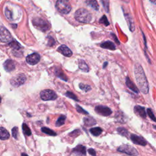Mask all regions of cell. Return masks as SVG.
Masks as SVG:
<instances>
[{
  "label": "cell",
  "mask_w": 156,
  "mask_h": 156,
  "mask_svg": "<svg viewBox=\"0 0 156 156\" xmlns=\"http://www.w3.org/2000/svg\"><path fill=\"white\" fill-rule=\"evenodd\" d=\"M95 110L98 114L104 116H109L112 114V112L110 108L104 106H98L95 107Z\"/></svg>",
  "instance_id": "9c48e42d"
},
{
  "label": "cell",
  "mask_w": 156,
  "mask_h": 156,
  "mask_svg": "<svg viewBox=\"0 0 156 156\" xmlns=\"http://www.w3.org/2000/svg\"><path fill=\"white\" fill-rule=\"evenodd\" d=\"M88 153L90 154V155H93V156H96V151L93 149H92V148H90V149H89L88 150Z\"/></svg>",
  "instance_id": "74e56055"
},
{
  "label": "cell",
  "mask_w": 156,
  "mask_h": 156,
  "mask_svg": "<svg viewBox=\"0 0 156 156\" xmlns=\"http://www.w3.org/2000/svg\"><path fill=\"white\" fill-rule=\"evenodd\" d=\"M101 2L104 6L105 11L107 12L109 11V0H101Z\"/></svg>",
  "instance_id": "f1b7e54d"
},
{
  "label": "cell",
  "mask_w": 156,
  "mask_h": 156,
  "mask_svg": "<svg viewBox=\"0 0 156 156\" xmlns=\"http://www.w3.org/2000/svg\"><path fill=\"white\" fill-rule=\"evenodd\" d=\"M117 150L120 152L125 153L131 156H137L138 155V152L137 149L129 145H123L120 146Z\"/></svg>",
  "instance_id": "8992f818"
},
{
  "label": "cell",
  "mask_w": 156,
  "mask_h": 156,
  "mask_svg": "<svg viewBox=\"0 0 156 156\" xmlns=\"http://www.w3.org/2000/svg\"><path fill=\"white\" fill-rule=\"evenodd\" d=\"M125 17H126V19L128 21L129 29L131 31H134L135 29V25H134V23L133 21V18L129 14H125Z\"/></svg>",
  "instance_id": "ac0fdd59"
},
{
  "label": "cell",
  "mask_w": 156,
  "mask_h": 156,
  "mask_svg": "<svg viewBox=\"0 0 156 156\" xmlns=\"http://www.w3.org/2000/svg\"><path fill=\"white\" fill-rule=\"evenodd\" d=\"M10 137L9 132L3 127H0V139L2 140H6Z\"/></svg>",
  "instance_id": "2e32d148"
},
{
  "label": "cell",
  "mask_w": 156,
  "mask_h": 156,
  "mask_svg": "<svg viewBox=\"0 0 156 156\" xmlns=\"http://www.w3.org/2000/svg\"><path fill=\"white\" fill-rule=\"evenodd\" d=\"M123 1H124V2H126L127 0H123Z\"/></svg>",
  "instance_id": "7bdbcfd3"
},
{
  "label": "cell",
  "mask_w": 156,
  "mask_h": 156,
  "mask_svg": "<svg viewBox=\"0 0 156 156\" xmlns=\"http://www.w3.org/2000/svg\"><path fill=\"white\" fill-rule=\"evenodd\" d=\"M75 19L82 23H88L91 20V14L85 9L81 8L76 11L75 14Z\"/></svg>",
  "instance_id": "7a4b0ae2"
},
{
  "label": "cell",
  "mask_w": 156,
  "mask_h": 156,
  "mask_svg": "<svg viewBox=\"0 0 156 156\" xmlns=\"http://www.w3.org/2000/svg\"><path fill=\"white\" fill-rule=\"evenodd\" d=\"M33 23L36 28L43 31V32H45L50 28V25L46 21L39 17L34 18L33 20Z\"/></svg>",
  "instance_id": "277c9868"
},
{
  "label": "cell",
  "mask_w": 156,
  "mask_h": 156,
  "mask_svg": "<svg viewBox=\"0 0 156 156\" xmlns=\"http://www.w3.org/2000/svg\"><path fill=\"white\" fill-rule=\"evenodd\" d=\"M126 85H127V86L128 87V88H129V89H131V90H132L134 92H135V93H138V92H139V91H138V88L136 87V85L134 84V82H132L130 79H129V78H126Z\"/></svg>",
  "instance_id": "d6986e66"
},
{
  "label": "cell",
  "mask_w": 156,
  "mask_h": 156,
  "mask_svg": "<svg viewBox=\"0 0 156 156\" xmlns=\"http://www.w3.org/2000/svg\"><path fill=\"white\" fill-rule=\"evenodd\" d=\"M40 60V56L38 53H33L32 54H30L28 56H27L26 60L27 63L29 65H34L39 63V62Z\"/></svg>",
  "instance_id": "30bf717a"
},
{
  "label": "cell",
  "mask_w": 156,
  "mask_h": 156,
  "mask_svg": "<svg viewBox=\"0 0 156 156\" xmlns=\"http://www.w3.org/2000/svg\"><path fill=\"white\" fill-rule=\"evenodd\" d=\"M57 50L62 54H63L64 56H67V57H70L73 54V53H72V50L68 47H67L66 45H61V46H60L58 48Z\"/></svg>",
  "instance_id": "7c38bea8"
},
{
  "label": "cell",
  "mask_w": 156,
  "mask_h": 156,
  "mask_svg": "<svg viewBox=\"0 0 156 156\" xmlns=\"http://www.w3.org/2000/svg\"><path fill=\"white\" fill-rule=\"evenodd\" d=\"M100 23H103L105 26H108L109 25V23L105 15H104L100 20Z\"/></svg>",
  "instance_id": "836d02e7"
},
{
  "label": "cell",
  "mask_w": 156,
  "mask_h": 156,
  "mask_svg": "<svg viewBox=\"0 0 156 156\" xmlns=\"http://www.w3.org/2000/svg\"><path fill=\"white\" fill-rule=\"evenodd\" d=\"M131 139L133 142V143L136 145L145 146L146 145V143H147L146 141L145 140L144 138H143L142 137L137 135L135 134H132L131 135Z\"/></svg>",
  "instance_id": "8fae6325"
},
{
  "label": "cell",
  "mask_w": 156,
  "mask_h": 156,
  "mask_svg": "<svg viewBox=\"0 0 156 156\" xmlns=\"http://www.w3.org/2000/svg\"><path fill=\"white\" fill-rule=\"evenodd\" d=\"M26 80V78L24 74H20L17 75L15 78L11 80V84L15 87H20L23 85Z\"/></svg>",
  "instance_id": "ba28073f"
},
{
  "label": "cell",
  "mask_w": 156,
  "mask_h": 156,
  "mask_svg": "<svg viewBox=\"0 0 156 156\" xmlns=\"http://www.w3.org/2000/svg\"><path fill=\"white\" fill-rule=\"evenodd\" d=\"M48 45H49L50 46H53L55 44V40H54V39L52 37L48 36Z\"/></svg>",
  "instance_id": "8d00e7d4"
},
{
  "label": "cell",
  "mask_w": 156,
  "mask_h": 156,
  "mask_svg": "<svg viewBox=\"0 0 156 156\" xmlns=\"http://www.w3.org/2000/svg\"><path fill=\"white\" fill-rule=\"evenodd\" d=\"M65 119H66V116L65 115L60 116L56 123V126L57 127H60L62 125H64V124H65Z\"/></svg>",
  "instance_id": "cb8c5ba5"
},
{
  "label": "cell",
  "mask_w": 156,
  "mask_h": 156,
  "mask_svg": "<svg viewBox=\"0 0 156 156\" xmlns=\"http://www.w3.org/2000/svg\"><path fill=\"white\" fill-rule=\"evenodd\" d=\"M4 68L6 70V71L8 72H11L13 71L15 68V62L12 60H7L4 63Z\"/></svg>",
  "instance_id": "4fadbf2b"
},
{
  "label": "cell",
  "mask_w": 156,
  "mask_h": 156,
  "mask_svg": "<svg viewBox=\"0 0 156 156\" xmlns=\"http://www.w3.org/2000/svg\"><path fill=\"white\" fill-rule=\"evenodd\" d=\"M134 73L140 90L144 94H147L149 91V84L142 67L138 63L135 65Z\"/></svg>",
  "instance_id": "6da1fadb"
},
{
  "label": "cell",
  "mask_w": 156,
  "mask_h": 156,
  "mask_svg": "<svg viewBox=\"0 0 156 156\" xmlns=\"http://www.w3.org/2000/svg\"><path fill=\"white\" fill-rule=\"evenodd\" d=\"M79 88H80L82 90H83V91H85V92L88 91H90V90H91V87H90V85H85V84H79Z\"/></svg>",
  "instance_id": "4dcf8cb0"
},
{
  "label": "cell",
  "mask_w": 156,
  "mask_h": 156,
  "mask_svg": "<svg viewBox=\"0 0 156 156\" xmlns=\"http://www.w3.org/2000/svg\"><path fill=\"white\" fill-rule=\"evenodd\" d=\"M67 1H68V0H67Z\"/></svg>",
  "instance_id": "ee69618b"
},
{
  "label": "cell",
  "mask_w": 156,
  "mask_h": 156,
  "mask_svg": "<svg viewBox=\"0 0 156 156\" xmlns=\"http://www.w3.org/2000/svg\"><path fill=\"white\" fill-rule=\"evenodd\" d=\"M9 45L11 48H12L13 49H15V50H19V49L21 48L20 44L18 42H17V41H15V40H14V41H11V42L9 43Z\"/></svg>",
  "instance_id": "4316f807"
},
{
  "label": "cell",
  "mask_w": 156,
  "mask_h": 156,
  "mask_svg": "<svg viewBox=\"0 0 156 156\" xmlns=\"http://www.w3.org/2000/svg\"><path fill=\"white\" fill-rule=\"evenodd\" d=\"M154 128L156 130V125H154Z\"/></svg>",
  "instance_id": "60d3db41"
},
{
  "label": "cell",
  "mask_w": 156,
  "mask_h": 156,
  "mask_svg": "<svg viewBox=\"0 0 156 156\" xmlns=\"http://www.w3.org/2000/svg\"><path fill=\"white\" fill-rule=\"evenodd\" d=\"M18 129L17 127H14L12 129V136L14 138L17 139V136H18Z\"/></svg>",
  "instance_id": "d590c367"
},
{
  "label": "cell",
  "mask_w": 156,
  "mask_h": 156,
  "mask_svg": "<svg viewBox=\"0 0 156 156\" xmlns=\"http://www.w3.org/2000/svg\"><path fill=\"white\" fill-rule=\"evenodd\" d=\"M134 112L140 117L143 118H145L146 117V112L145 110V107L140 106H136L134 107Z\"/></svg>",
  "instance_id": "5bb4252c"
},
{
  "label": "cell",
  "mask_w": 156,
  "mask_h": 156,
  "mask_svg": "<svg viewBox=\"0 0 156 156\" xmlns=\"http://www.w3.org/2000/svg\"><path fill=\"white\" fill-rule=\"evenodd\" d=\"M65 95H66L67 97H68L69 98H71V99L77 101H79V100H78V98H77V97L73 93H72V92L67 91V92L66 93Z\"/></svg>",
  "instance_id": "f546056e"
},
{
  "label": "cell",
  "mask_w": 156,
  "mask_h": 156,
  "mask_svg": "<svg viewBox=\"0 0 156 156\" xmlns=\"http://www.w3.org/2000/svg\"><path fill=\"white\" fill-rule=\"evenodd\" d=\"M21 156H28V155L25 154V153H22L21 154Z\"/></svg>",
  "instance_id": "ab89813d"
},
{
  "label": "cell",
  "mask_w": 156,
  "mask_h": 156,
  "mask_svg": "<svg viewBox=\"0 0 156 156\" xmlns=\"http://www.w3.org/2000/svg\"><path fill=\"white\" fill-rule=\"evenodd\" d=\"M2 102V99H1V98H0V103Z\"/></svg>",
  "instance_id": "b9f144b4"
},
{
  "label": "cell",
  "mask_w": 156,
  "mask_h": 156,
  "mask_svg": "<svg viewBox=\"0 0 156 156\" xmlns=\"http://www.w3.org/2000/svg\"><path fill=\"white\" fill-rule=\"evenodd\" d=\"M79 68L85 72H88L89 71V68L85 61L83 60H79Z\"/></svg>",
  "instance_id": "7402d4cb"
},
{
  "label": "cell",
  "mask_w": 156,
  "mask_h": 156,
  "mask_svg": "<svg viewBox=\"0 0 156 156\" xmlns=\"http://www.w3.org/2000/svg\"><path fill=\"white\" fill-rule=\"evenodd\" d=\"M101 46L103 48L108 49H110V50H115L116 49V47H115V45H114V43L110 41H107V42H104L103 43H102L101 45Z\"/></svg>",
  "instance_id": "44dd1931"
},
{
  "label": "cell",
  "mask_w": 156,
  "mask_h": 156,
  "mask_svg": "<svg viewBox=\"0 0 156 156\" xmlns=\"http://www.w3.org/2000/svg\"><path fill=\"white\" fill-rule=\"evenodd\" d=\"M76 110H77V111H78L79 113H83V114H86V115L88 114V113L86 110H85L84 109H83L82 107H81L79 106V105H76Z\"/></svg>",
  "instance_id": "e575fe53"
},
{
  "label": "cell",
  "mask_w": 156,
  "mask_h": 156,
  "mask_svg": "<svg viewBox=\"0 0 156 156\" xmlns=\"http://www.w3.org/2000/svg\"><path fill=\"white\" fill-rule=\"evenodd\" d=\"M84 124L87 126H92L96 124V120L92 117H85L83 119Z\"/></svg>",
  "instance_id": "ffe728a7"
},
{
  "label": "cell",
  "mask_w": 156,
  "mask_h": 156,
  "mask_svg": "<svg viewBox=\"0 0 156 156\" xmlns=\"http://www.w3.org/2000/svg\"><path fill=\"white\" fill-rule=\"evenodd\" d=\"M73 152L81 156H84L86 155V148L82 145H78L73 149Z\"/></svg>",
  "instance_id": "9a60e30c"
},
{
  "label": "cell",
  "mask_w": 156,
  "mask_h": 156,
  "mask_svg": "<svg viewBox=\"0 0 156 156\" xmlns=\"http://www.w3.org/2000/svg\"><path fill=\"white\" fill-rule=\"evenodd\" d=\"M41 131L42 132L48 135H51V136H56L57 135V134L53 130L48 128H46V127H43L42 129H41Z\"/></svg>",
  "instance_id": "484cf974"
},
{
  "label": "cell",
  "mask_w": 156,
  "mask_h": 156,
  "mask_svg": "<svg viewBox=\"0 0 156 156\" xmlns=\"http://www.w3.org/2000/svg\"><path fill=\"white\" fill-rule=\"evenodd\" d=\"M90 133L94 136H99L103 132V130L101 128H99V127H97V128H93L91 129H90Z\"/></svg>",
  "instance_id": "603a6c76"
},
{
  "label": "cell",
  "mask_w": 156,
  "mask_h": 156,
  "mask_svg": "<svg viewBox=\"0 0 156 156\" xmlns=\"http://www.w3.org/2000/svg\"><path fill=\"white\" fill-rule=\"evenodd\" d=\"M150 2L155 5H156V0H150Z\"/></svg>",
  "instance_id": "f35d334b"
},
{
  "label": "cell",
  "mask_w": 156,
  "mask_h": 156,
  "mask_svg": "<svg viewBox=\"0 0 156 156\" xmlns=\"http://www.w3.org/2000/svg\"><path fill=\"white\" fill-rule=\"evenodd\" d=\"M40 95L41 99L43 101H53L57 98L56 93L53 90L49 89L42 90L40 92Z\"/></svg>",
  "instance_id": "5b68a950"
},
{
  "label": "cell",
  "mask_w": 156,
  "mask_h": 156,
  "mask_svg": "<svg viewBox=\"0 0 156 156\" xmlns=\"http://www.w3.org/2000/svg\"><path fill=\"white\" fill-rule=\"evenodd\" d=\"M56 6L57 11L63 14H67L72 10V6L67 0H57Z\"/></svg>",
  "instance_id": "3957f363"
},
{
  "label": "cell",
  "mask_w": 156,
  "mask_h": 156,
  "mask_svg": "<svg viewBox=\"0 0 156 156\" xmlns=\"http://www.w3.org/2000/svg\"><path fill=\"white\" fill-rule=\"evenodd\" d=\"M56 73V75L57 77L60 78L61 79L64 80V81H68V78H67L66 75L63 73V72H62L61 70H58L57 69L55 72Z\"/></svg>",
  "instance_id": "d4e9b609"
},
{
  "label": "cell",
  "mask_w": 156,
  "mask_h": 156,
  "mask_svg": "<svg viewBox=\"0 0 156 156\" xmlns=\"http://www.w3.org/2000/svg\"><path fill=\"white\" fill-rule=\"evenodd\" d=\"M12 41V36L9 31L4 26H0V42L8 43Z\"/></svg>",
  "instance_id": "52a82bcc"
},
{
  "label": "cell",
  "mask_w": 156,
  "mask_h": 156,
  "mask_svg": "<svg viewBox=\"0 0 156 156\" xmlns=\"http://www.w3.org/2000/svg\"><path fill=\"white\" fill-rule=\"evenodd\" d=\"M118 132L121 135H122L123 136H126L128 135V131L126 129H124V128H118Z\"/></svg>",
  "instance_id": "d6a6232c"
},
{
  "label": "cell",
  "mask_w": 156,
  "mask_h": 156,
  "mask_svg": "<svg viewBox=\"0 0 156 156\" xmlns=\"http://www.w3.org/2000/svg\"><path fill=\"white\" fill-rule=\"evenodd\" d=\"M86 4L95 11L99 10V5L97 0H86Z\"/></svg>",
  "instance_id": "e0dca14e"
},
{
  "label": "cell",
  "mask_w": 156,
  "mask_h": 156,
  "mask_svg": "<svg viewBox=\"0 0 156 156\" xmlns=\"http://www.w3.org/2000/svg\"><path fill=\"white\" fill-rule=\"evenodd\" d=\"M147 113L148 115V116L150 117V118L154 121V122H156V118L155 117L152 110L151 109H147Z\"/></svg>",
  "instance_id": "1f68e13d"
},
{
  "label": "cell",
  "mask_w": 156,
  "mask_h": 156,
  "mask_svg": "<svg viewBox=\"0 0 156 156\" xmlns=\"http://www.w3.org/2000/svg\"><path fill=\"white\" fill-rule=\"evenodd\" d=\"M22 129L23 131V132L25 135H27V136H30L31 135V131L30 128L28 127V126L27 124H26L25 123H23L22 125Z\"/></svg>",
  "instance_id": "83f0119b"
}]
</instances>
